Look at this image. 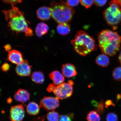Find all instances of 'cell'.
<instances>
[{
  "label": "cell",
  "instance_id": "1",
  "mask_svg": "<svg viewBox=\"0 0 121 121\" xmlns=\"http://www.w3.org/2000/svg\"><path fill=\"white\" fill-rule=\"evenodd\" d=\"M8 10H3L2 12L5 16L6 20L9 22L8 26L12 31L18 33L24 32L26 36L33 35V32L28 26L23 12L14 6Z\"/></svg>",
  "mask_w": 121,
  "mask_h": 121
},
{
  "label": "cell",
  "instance_id": "2",
  "mask_svg": "<svg viewBox=\"0 0 121 121\" xmlns=\"http://www.w3.org/2000/svg\"><path fill=\"white\" fill-rule=\"evenodd\" d=\"M98 39L100 49L106 55L112 56L120 49L121 37L116 32L104 30L100 33Z\"/></svg>",
  "mask_w": 121,
  "mask_h": 121
},
{
  "label": "cell",
  "instance_id": "3",
  "mask_svg": "<svg viewBox=\"0 0 121 121\" xmlns=\"http://www.w3.org/2000/svg\"><path fill=\"white\" fill-rule=\"evenodd\" d=\"M50 8L53 19L58 24L69 23L72 21L75 12L72 7L62 0L59 2L52 1Z\"/></svg>",
  "mask_w": 121,
  "mask_h": 121
},
{
  "label": "cell",
  "instance_id": "4",
  "mask_svg": "<svg viewBox=\"0 0 121 121\" xmlns=\"http://www.w3.org/2000/svg\"><path fill=\"white\" fill-rule=\"evenodd\" d=\"M74 49L82 56H85L96 49V45L93 38L85 31H78L75 39L71 41Z\"/></svg>",
  "mask_w": 121,
  "mask_h": 121
},
{
  "label": "cell",
  "instance_id": "5",
  "mask_svg": "<svg viewBox=\"0 0 121 121\" xmlns=\"http://www.w3.org/2000/svg\"><path fill=\"white\" fill-rule=\"evenodd\" d=\"M104 19L108 25L116 28L121 21V7L115 0L110 1L109 6L104 12Z\"/></svg>",
  "mask_w": 121,
  "mask_h": 121
},
{
  "label": "cell",
  "instance_id": "6",
  "mask_svg": "<svg viewBox=\"0 0 121 121\" xmlns=\"http://www.w3.org/2000/svg\"><path fill=\"white\" fill-rule=\"evenodd\" d=\"M73 92L72 86L68 83H64L59 85H56L53 92L59 99H63L71 96Z\"/></svg>",
  "mask_w": 121,
  "mask_h": 121
},
{
  "label": "cell",
  "instance_id": "7",
  "mask_svg": "<svg viewBox=\"0 0 121 121\" xmlns=\"http://www.w3.org/2000/svg\"><path fill=\"white\" fill-rule=\"evenodd\" d=\"M59 99L57 97H44L40 101V107L47 111L53 110L59 106Z\"/></svg>",
  "mask_w": 121,
  "mask_h": 121
},
{
  "label": "cell",
  "instance_id": "8",
  "mask_svg": "<svg viewBox=\"0 0 121 121\" xmlns=\"http://www.w3.org/2000/svg\"><path fill=\"white\" fill-rule=\"evenodd\" d=\"M10 112L9 117L11 121H22L25 116V110L22 105L12 107Z\"/></svg>",
  "mask_w": 121,
  "mask_h": 121
},
{
  "label": "cell",
  "instance_id": "9",
  "mask_svg": "<svg viewBox=\"0 0 121 121\" xmlns=\"http://www.w3.org/2000/svg\"><path fill=\"white\" fill-rule=\"evenodd\" d=\"M27 60H24L23 62L16 66V70L17 74L21 76H29L31 72V66L28 64Z\"/></svg>",
  "mask_w": 121,
  "mask_h": 121
},
{
  "label": "cell",
  "instance_id": "10",
  "mask_svg": "<svg viewBox=\"0 0 121 121\" xmlns=\"http://www.w3.org/2000/svg\"><path fill=\"white\" fill-rule=\"evenodd\" d=\"M7 59L12 63L17 65L22 63L24 60L22 53L16 50L9 51Z\"/></svg>",
  "mask_w": 121,
  "mask_h": 121
},
{
  "label": "cell",
  "instance_id": "11",
  "mask_svg": "<svg viewBox=\"0 0 121 121\" xmlns=\"http://www.w3.org/2000/svg\"><path fill=\"white\" fill-rule=\"evenodd\" d=\"M37 14L39 19L43 21L49 20L52 16L50 8L45 6L42 7L38 9Z\"/></svg>",
  "mask_w": 121,
  "mask_h": 121
},
{
  "label": "cell",
  "instance_id": "12",
  "mask_svg": "<svg viewBox=\"0 0 121 121\" xmlns=\"http://www.w3.org/2000/svg\"><path fill=\"white\" fill-rule=\"evenodd\" d=\"M62 72L63 75L67 78L75 76L77 74L75 66L70 63L63 65Z\"/></svg>",
  "mask_w": 121,
  "mask_h": 121
},
{
  "label": "cell",
  "instance_id": "13",
  "mask_svg": "<svg viewBox=\"0 0 121 121\" xmlns=\"http://www.w3.org/2000/svg\"><path fill=\"white\" fill-rule=\"evenodd\" d=\"M14 98L18 102L25 103L30 99V94L26 90L20 89L15 93Z\"/></svg>",
  "mask_w": 121,
  "mask_h": 121
},
{
  "label": "cell",
  "instance_id": "14",
  "mask_svg": "<svg viewBox=\"0 0 121 121\" xmlns=\"http://www.w3.org/2000/svg\"><path fill=\"white\" fill-rule=\"evenodd\" d=\"M50 78L54 84L59 85L62 83L65 80L64 76L57 71H53L49 74Z\"/></svg>",
  "mask_w": 121,
  "mask_h": 121
},
{
  "label": "cell",
  "instance_id": "15",
  "mask_svg": "<svg viewBox=\"0 0 121 121\" xmlns=\"http://www.w3.org/2000/svg\"><path fill=\"white\" fill-rule=\"evenodd\" d=\"M49 30V27L46 24L43 22L39 23L38 24L35 28V33L39 37L47 34Z\"/></svg>",
  "mask_w": 121,
  "mask_h": 121
},
{
  "label": "cell",
  "instance_id": "16",
  "mask_svg": "<svg viewBox=\"0 0 121 121\" xmlns=\"http://www.w3.org/2000/svg\"><path fill=\"white\" fill-rule=\"evenodd\" d=\"M109 60L108 56L106 54H100L97 57L96 62L98 65L102 67H107L109 64Z\"/></svg>",
  "mask_w": 121,
  "mask_h": 121
},
{
  "label": "cell",
  "instance_id": "17",
  "mask_svg": "<svg viewBox=\"0 0 121 121\" xmlns=\"http://www.w3.org/2000/svg\"><path fill=\"white\" fill-rule=\"evenodd\" d=\"M40 107L37 104L34 102L29 103L27 105L26 111L29 114L32 115H36L40 111Z\"/></svg>",
  "mask_w": 121,
  "mask_h": 121
},
{
  "label": "cell",
  "instance_id": "18",
  "mask_svg": "<svg viewBox=\"0 0 121 121\" xmlns=\"http://www.w3.org/2000/svg\"><path fill=\"white\" fill-rule=\"evenodd\" d=\"M70 27L67 23L59 24L57 27V31L59 34L61 35H66L69 34L70 31Z\"/></svg>",
  "mask_w": 121,
  "mask_h": 121
},
{
  "label": "cell",
  "instance_id": "19",
  "mask_svg": "<svg viewBox=\"0 0 121 121\" xmlns=\"http://www.w3.org/2000/svg\"><path fill=\"white\" fill-rule=\"evenodd\" d=\"M31 79L35 83L42 84L44 81V75L41 72H35L31 75Z\"/></svg>",
  "mask_w": 121,
  "mask_h": 121
},
{
  "label": "cell",
  "instance_id": "20",
  "mask_svg": "<svg viewBox=\"0 0 121 121\" xmlns=\"http://www.w3.org/2000/svg\"><path fill=\"white\" fill-rule=\"evenodd\" d=\"M87 119V121H100V117L96 112L92 110L88 114Z\"/></svg>",
  "mask_w": 121,
  "mask_h": 121
},
{
  "label": "cell",
  "instance_id": "21",
  "mask_svg": "<svg viewBox=\"0 0 121 121\" xmlns=\"http://www.w3.org/2000/svg\"><path fill=\"white\" fill-rule=\"evenodd\" d=\"M46 117L48 121H58L60 118L59 113L54 111L48 113Z\"/></svg>",
  "mask_w": 121,
  "mask_h": 121
},
{
  "label": "cell",
  "instance_id": "22",
  "mask_svg": "<svg viewBox=\"0 0 121 121\" xmlns=\"http://www.w3.org/2000/svg\"><path fill=\"white\" fill-rule=\"evenodd\" d=\"M112 76L116 81H121V66L115 68L112 72Z\"/></svg>",
  "mask_w": 121,
  "mask_h": 121
},
{
  "label": "cell",
  "instance_id": "23",
  "mask_svg": "<svg viewBox=\"0 0 121 121\" xmlns=\"http://www.w3.org/2000/svg\"><path fill=\"white\" fill-rule=\"evenodd\" d=\"M80 2L83 6L88 9L94 3V0H80Z\"/></svg>",
  "mask_w": 121,
  "mask_h": 121
},
{
  "label": "cell",
  "instance_id": "24",
  "mask_svg": "<svg viewBox=\"0 0 121 121\" xmlns=\"http://www.w3.org/2000/svg\"><path fill=\"white\" fill-rule=\"evenodd\" d=\"M73 114L71 113L67 115H62L60 116L59 121H72Z\"/></svg>",
  "mask_w": 121,
  "mask_h": 121
},
{
  "label": "cell",
  "instance_id": "25",
  "mask_svg": "<svg viewBox=\"0 0 121 121\" xmlns=\"http://www.w3.org/2000/svg\"><path fill=\"white\" fill-rule=\"evenodd\" d=\"M106 120L107 121H118L117 116L114 113H109L107 116Z\"/></svg>",
  "mask_w": 121,
  "mask_h": 121
},
{
  "label": "cell",
  "instance_id": "26",
  "mask_svg": "<svg viewBox=\"0 0 121 121\" xmlns=\"http://www.w3.org/2000/svg\"><path fill=\"white\" fill-rule=\"evenodd\" d=\"M3 2L4 3L9 4L12 6H14L15 4L20 3L22 2V0H2Z\"/></svg>",
  "mask_w": 121,
  "mask_h": 121
},
{
  "label": "cell",
  "instance_id": "27",
  "mask_svg": "<svg viewBox=\"0 0 121 121\" xmlns=\"http://www.w3.org/2000/svg\"><path fill=\"white\" fill-rule=\"evenodd\" d=\"M80 0H66V3L71 7H74L78 5Z\"/></svg>",
  "mask_w": 121,
  "mask_h": 121
},
{
  "label": "cell",
  "instance_id": "28",
  "mask_svg": "<svg viewBox=\"0 0 121 121\" xmlns=\"http://www.w3.org/2000/svg\"><path fill=\"white\" fill-rule=\"evenodd\" d=\"M107 0H94L95 4L98 7H102L106 4Z\"/></svg>",
  "mask_w": 121,
  "mask_h": 121
},
{
  "label": "cell",
  "instance_id": "29",
  "mask_svg": "<svg viewBox=\"0 0 121 121\" xmlns=\"http://www.w3.org/2000/svg\"><path fill=\"white\" fill-rule=\"evenodd\" d=\"M104 108L103 103L102 102H101L99 104V105L97 109V111L98 112L101 113L103 112Z\"/></svg>",
  "mask_w": 121,
  "mask_h": 121
},
{
  "label": "cell",
  "instance_id": "30",
  "mask_svg": "<svg viewBox=\"0 0 121 121\" xmlns=\"http://www.w3.org/2000/svg\"><path fill=\"white\" fill-rule=\"evenodd\" d=\"M10 68V65L8 63H4L1 66V68L4 72H7L8 71Z\"/></svg>",
  "mask_w": 121,
  "mask_h": 121
},
{
  "label": "cell",
  "instance_id": "31",
  "mask_svg": "<svg viewBox=\"0 0 121 121\" xmlns=\"http://www.w3.org/2000/svg\"><path fill=\"white\" fill-rule=\"evenodd\" d=\"M56 85L54 83L50 84L47 88V91L49 92H53Z\"/></svg>",
  "mask_w": 121,
  "mask_h": 121
},
{
  "label": "cell",
  "instance_id": "32",
  "mask_svg": "<svg viewBox=\"0 0 121 121\" xmlns=\"http://www.w3.org/2000/svg\"><path fill=\"white\" fill-rule=\"evenodd\" d=\"M4 48L5 49V50L6 51H9L11 49V45L9 44H7L4 47Z\"/></svg>",
  "mask_w": 121,
  "mask_h": 121
},
{
  "label": "cell",
  "instance_id": "33",
  "mask_svg": "<svg viewBox=\"0 0 121 121\" xmlns=\"http://www.w3.org/2000/svg\"><path fill=\"white\" fill-rule=\"evenodd\" d=\"M106 105L108 106L112 105V103L111 101H108L106 103Z\"/></svg>",
  "mask_w": 121,
  "mask_h": 121
},
{
  "label": "cell",
  "instance_id": "34",
  "mask_svg": "<svg viewBox=\"0 0 121 121\" xmlns=\"http://www.w3.org/2000/svg\"><path fill=\"white\" fill-rule=\"evenodd\" d=\"M68 83L72 86L74 84L73 82L72 81V80H69L68 82Z\"/></svg>",
  "mask_w": 121,
  "mask_h": 121
},
{
  "label": "cell",
  "instance_id": "35",
  "mask_svg": "<svg viewBox=\"0 0 121 121\" xmlns=\"http://www.w3.org/2000/svg\"><path fill=\"white\" fill-rule=\"evenodd\" d=\"M115 0L118 3L119 5L121 7V0Z\"/></svg>",
  "mask_w": 121,
  "mask_h": 121
},
{
  "label": "cell",
  "instance_id": "36",
  "mask_svg": "<svg viewBox=\"0 0 121 121\" xmlns=\"http://www.w3.org/2000/svg\"><path fill=\"white\" fill-rule=\"evenodd\" d=\"M119 61L121 64V51L119 57Z\"/></svg>",
  "mask_w": 121,
  "mask_h": 121
},
{
  "label": "cell",
  "instance_id": "37",
  "mask_svg": "<svg viewBox=\"0 0 121 121\" xmlns=\"http://www.w3.org/2000/svg\"><path fill=\"white\" fill-rule=\"evenodd\" d=\"M35 121H44V120L43 118L40 117V118H38L37 120Z\"/></svg>",
  "mask_w": 121,
  "mask_h": 121
}]
</instances>
